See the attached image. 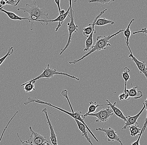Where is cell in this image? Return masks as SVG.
I'll list each match as a JSON object with an SVG mask.
<instances>
[{"instance_id": "obj_1", "label": "cell", "mask_w": 147, "mask_h": 145, "mask_svg": "<svg viewBox=\"0 0 147 145\" xmlns=\"http://www.w3.org/2000/svg\"><path fill=\"white\" fill-rule=\"evenodd\" d=\"M36 1H34L32 3L26 4L24 8H19L18 11H23L29 15L28 18L30 19L29 21L30 23V30H33L35 22L41 23L44 25L45 21L49 19V12L45 8L40 9L39 5H36Z\"/></svg>"}, {"instance_id": "obj_2", "label": "cell", "mask_w": 147, "mask_h": 145, "mask_svg": "<svg viewBox=\"0 0 147 145\" xmlns=\"http://www.w3.org/2000/svg\"><path fill=\"white\" fill-rule=\"evenodd\" d=\"M125 29L119 30L117 32L111 35L105 36H98L96 38V42L94 45L92 47V49L89 51L88 53L83 56L81 58L77 60H74L73 61H70L69 62V64H76L79 61L83 60L84 59L90 55L92 53L97 51H101L102 50H105L106 49L107 47L111 46L109 40L110 38L114 37L115 36L117 35L119 33L124 32Z\"/></svg>"}, {"instance_id": "obj_3", "label": "cell", "mask_w": 147, "mask_h": 145, "mask_svg": "<svg viewBox=\"0 0 147 145\" xmlns=\"http://www.w3.org/2000/svg\"><path fill=\"white\" fill-rule=\"evenodd\" d=\"M32 103H36L40 104L46 105H48V106H50V107H52V108H56V109H58V110H59V111H61L67 114L68 115L70 116L71 117L73 118L74 120H77L81 122V123H82L84 125L86 126V128L88 130V131L90 132V134L92 135L93 137L96 140V142H99V140L96 138L95 136L94 135L92 132L90 130V128H89V127L87 126V125L85 123V122L84 121L83 115L82 114V112L81 111H77L75 112H74L73 113H70L67 111H65V110H64V109H62V108H59V107L55 106V105L51 104V103H49L45 102L41 100H38V99L35 100L34 99L32 98H28L27 100L25 102L24 104V105H28V104Z\"/></svg>"}, {"instance_id": "obj_4", "label": "cell", "mask_w": 147, "mask_h": 145, "mask_svg": "<svg viewBox=\"0 0 147 145\" xmlns=\"http://www.w3.org/2000/svg\"><path fill=\"white\" fill-rule=\"evenodd\" d=\"M69 2L70 10L68 16L70 19V22L67 24L69 33V38L67 45L64 49H61V52L59 54L60 55L63 54V52L68 48L70 45L71 41V37L73 33H77L78 31V26L74 23V11L72 8V1L70 0L69 1Z\"/></svg>"}, {"instance_id": "obj_5", "label": "cell", "mask_w": 147, "mask_h": 145, "mask_svg": "<svg viewBox=\"0 0 147 145\" xmlns=\"http://www.w3.org/2000/svg\"><path fill=\"white\" fill-rule=\"evenodd\" d=\"M62 75L64 76H67L69 78H71L74 79L76 80L79 81L80 79L75 77V76H72V75H69L67 73H64L62 72H59L57 71L56 69H53L52 68H51L49 67V64L47 65V67L44 69L43 72L39 75V76L37 77L36 78L29 80L30 82H36L37 80L40 79L41 78H46L47 79H49L50 78H52L54 75Z\"/></svg>"}, {"instance_id": "obj_6", "label": "cell", "mask_w": 147, "mask_h": 145, "mask_svg": "<svg viewBox=\"0 0 147 145\" xmlns=\"http://www.w3.org/2000/svg\"><path fill=\"white\" fill-rule=\"evenodd\" d=\"M113 115V112L110 107L106 108H103L99 112L96 113L84 114L83 115V119H85L87 116H93L96 117L95 122L97 123L104 122L108 121V119Z\"/></svg>"}, {"instance_id": "obj_7", "label": "cell", "mask_w": 147, "mask_h": 145, "mask_svg": "<svg viewBox=\"0 0 147 145\" xmlns=\"http://www.w3.org/2000/svg\"><path fill=\"white\" fill-rule=\"evenodd\" d=\"M29 130L31 135L30 138L27 140L29 143L32 145H47L49 142L45 137L33 131L31 126H29Z\"/></svg>"}, {"instance_id": "obj_8", "label": "cell", "mask_w": 147, "mask_h": 145, "mask_svg": "<svg viewBox=\"0 0 147 145\" xmlns=\"http://www.w3.org/2000/svg\"><path fill=\"white\" fill-rule=\"evenodd\" d=\"M96 130L104 132L107 138L108 141L113 142L114 141H117L119 142L120 145H123L120 138L119 137V136L117 135V132L111 127H109L107 129H105L103 127L97 128H96Z\"/></svg>"}, {"instance_id": "obj_9", "label": "cell", "mask_w": 147, "mask_h": 145, "mask_svg": "<svg viewBox=\"0 0 147 145\" xmlns=\"http://www.w3.org/2000/svg\"><path fill=\"white\" fill-rule=\"evenodd\" d=\"M127 48H128L129 50L130 54L129 55L128 57L131 58L132 59V60L135 62L136 65L137 67L138 68V69L140 73H142L145 75L147 80V68L146 67V65L145 63V61H140L133 55V52L131 51L129 45H127Z\"/></svg>"}, {"instance_id": "obj_10", "label": "cell", "mask_w": 147, "mask_h": 145, "mask_svg": "<svg viewBox=\"0 0 147 145\" xmlns=\"http://www.w3.org/2000/svg\"><path fill=\"white\" fill-rule=\"evenodd\" d=\"M145 107H146V100H145V103H144L143 107H142V109H141V111H140V112L138 113L136 115H134V116H131L130 115H129V116L126 117V121L125 122V125H124L122 129L125 130V129H127V127H129L133 125L136 124V123L138 124L137 121L139 117L140 116V115L142 114V112L144 111Z\"/></svg>"}, {"instance_id": "obj_11", "label": "cell", "mask_w": 147, "mask_h": 145, "mask_svg": "<svg viewBox=\"0 0 147 145\" xmlns=\"http://www.w3.org/2000/svg\"><path fill=\"white\" fill-rule=\"evenodd\" d=\"M42 112L45 113V114L46 118L47 121V123L49 126V129L50 131V137L49 139L51 141V143L53 145H58L57 143V135L55 134V131H54V127L53 125L49 120L48 115L47 111V108H45L43 109L42 111Z\"/></svg>"}, {"instance_id": "obj_12", "label": "cell", "mask_w": 147, "mask_h": 145, "mask_svg": "<svg viewBox=\"0 0 147 145\" xmlns=\"http://www.w3.org/2000/svg\"><path fill=\"white\" fill-rule=\"evenodd\" d=\"M70 7H69L68 9L66 12L63 15H59L58 17H57L56 19L52 20H47V21H45V23H46V25H47L49 22H58V24L56 28V32H57L58 29H59L60 27H61L62 24L64 22V20L66 19L68 15H69V13Z\"/></svg>"}, {"instance_id": "obj_13", "label": "cell", "mask_w": 147, "mask_h": 145, "mask_svg": "<svg viewBox=\"0 0 147 145\" xmlns=\"http://www.w3.org/2000/svg\"><path fill=\"white\" fill-rule=\"evenodd\" d=\"M106 101L108 103V105L110 106V108H111L112 110H113V113H114L115 114L117 115L118 117H119L120 119L123 120L124 121H126V117L124 115L123 113L121 111V110L119 108H117L116 106H115L116 103H114L113 104L111 103L108 100H106Z\"/></svg>"}, {"instance_id": "obj_14", "label": "cell", "mask_w": 147, "mask_h": 145, "mask_svg": "<svg viewBox=\"0 0 147 145\" xmlns=\"http://www.w3.org/2000/svg\"><path fill=\"white\" fill-rule=\"evenodd\" d=\"M74 121H75V122L77 123L78 128H79V130L81 132L83 136L85 138L87 139V141L90 143V145H94L93 143H92V141L90 139V138L88 136L86 126H85L82 123L79 121L78 120H74Z\"/></svg>"}, {"instance_id": "obj_15", "label": "cell", "mask_w": 147, "mask_h": 145, "mask_svg": "<svg viewBox=\"0 0 147 145\" xmlns=\"http://www.w3.org/2000/svg\"><path fill=\"white\" fill-rule=\"evenodd\" d=\"M0 12H3L8 17L10 18V19H12L13 20H19V21H22V20H28V21H30V19H28V18H22V17H20L15 13H14L12 12L8 11L6 10L3 9H0Z\"/></svg>"}, {"instance_id": "obj_16", "label": "cell", "mask_w": 147, "mask_h": 145, "mask_svg": "<svg viewBox=\"0 0 147 145\" xmlns=\"http://www.w3.org/2000/svg\"><path fill=\"white\" fill-rule=\"evenodd\" d=\"M137 88L138 87H134L129 90V95L130 98H134L135 99H138L142 97V92L140 91H137Z\"/></svg>"}, {"instance_id": "obj_17", "label": "cell", "mask_w": 147, "mask_h": 145, "mask_svg": "<svg viewBox=\"0 0 147 145\" xmlns=\"http://www.w3.org/2000/svg\"><path fill=\"white\" fill-rule=\"evenodd\" d=\"M36 82H27L22 84L21 86H24V90L27 93H31L33 90H35V83Z\"/></svg>"}, {"instance_id": "obj_18", "label": "cell", "mask_w": 147, "mask_h": 145, "mask_svg": "<svg viewBox=\"0 0 147 145\" xmlns=\"http://www.w3.org/2000/svg\"><path fill=\"white\" fill-rule=\"evenodd\" d=\"M135 19H133L130 21V22L129 24L127 26V28L126 29H125V31H124V34L125 36V44L126 45H129V38L131 36V31L130 30V26H131V24L133 23L134 22Z\"/></svg>"}, {"instance_id": "obj_19", "label": "cell", "mask_w": 147, "mask_h": 145, "mask_svg": "<svg viewBox=\"0 0 147 145\" xmlns=\"http://www.w3.org/2000/svg\"><path fill=\"white\" fill-rule=\"evenodd\" d=\"M90 106H89V108H88V112L85 114L87 115L89 114L93 113L96 111V109L98 107L108 105V104L104 105L96 104V102L93 103L92 101L90 102Z\"/></svg>"}, {"instance_id": "obj_20", "label": "cell", "mask_w": 147, "mask_h": 145, "mask_svg": "<svg viewBox=\"0 0 147 145\" xmlns=\"http://www.w3.org/2000/svg\"><path fill=\"white\" fill-rule=\"evenodd\" d=\"M108 24L113 25L115 24V22H114L112 20H108V19H106L105 18H99L96 20L94 25L97 26H103L106 25Z\"/></svg>"}, {"instance_id": "obj_21", "label": "cell", "mask_w": 147, "mask_h": 145, "mask_svg": "<svg viewBox=\"0 0 147 145\" xmlns=\"http://www.w3.org/2000/svg\"><path fill=\"white\" fill-rule=\"evenodd\" d=\"M129 131H130V136H136L138 135H139L141 132V130L139 127L138 125L136 124L133 125L129 127Z\"/></svg>"}, {"instance_id": "obj_22", "label": "cell", "mask_w": 147, "mask_h": 145, "mask_svg": "<svg viewBox=\"0 0 147 145\" xmlns=\"http://www.w3.org/2000/svg\"><path fill=\"white\" fill-rule=\"evenodd\" d=\"M130 71L129 69L127 67H125L123 69V72L122 73V75L123 78L125 80V89H124V92L126 91L127 88V83L129 80H130V76H129V73Z\"/></svg>"}, {"instance_id": "obj_23", "label": "cell", "mask_w": 147, "mask_h": 145, "mask_svg": "<svg viewBox=\"0 0 147 145\" xmlns=\"http://www.w3.org/2000/svg\"><path fill=\"white\" fill-rule=\"evenodd\" d=\"M13 47H11L9 48V49H8V52H7V54L5 55L4 56L0 58V66L3 64L5 60L6 59V58L7 57L11 55L13 53Z\"/></svg>"}, {"instance_id": "obj_24", "label": "cell", "mask_w": 147, "mask_h": 145, "mask_svg": "<svg viewBox=\"0 0 147 145\" xmlns=\"http://www.w3.org/2000/svg\"><path fill=\"white\" fill-rule=\"evenodd\" d=\"M119 100L122 101L123 100H128L130 99V97L129 95V90L127 89L126 90L124 93L121 94L119 96Z\"/></svg>"}, {"instance_id": "obj_25", "label": "cell", "mask_w": 147, "mask_h": 145, "mask_svg": "<svg viewBox=\"0 0 147 145\" xmlns=\"http://www.w3.org/2000/svg\"><path fill=\"white\" fill-rule=\"evenodd\" d=\"M114 0H90L88 1L90 3H99L101 4H110L112 2L114 1Z\"/></svg>"}, {"instance_id": "obj_26", "label": "cell", "mask_w": 147, "mask_h": 145, "mask_svg": "<svg viewBox=\"0 0 147 145\" xmlns=\"http://www.w3.org/2000/svg\"><path fill=\"white\" fill-rule=\"evenodd\" d=\"M145 125H146L144 124L143 127H142V129L141 130V132H140V134L139 135V137L138 138L137 140H136L135 142L132 143L131 145H140V138H141V135H142V133L144 132H143V130H144V128L145 127Z\"/></svg>"}, {"instance_id": "obj_27", "label": "cell", "mask_w": 147, "mask_h": 145, "mask_svg": "<svg viewBox=\"0 0 147 145\" xmlns=\"http://www.w3.org/2000/svg\"><path fill=\"white\" fill-rule=\"evenodd\" d=\"M20 1H12V0H10V1H5L6 2V4H8L9 5H13V6H16L18 5V3L20 2Z\"/></svg>"}, {"instance_id": "obj_28", "label": "cell", "mask_w": 147, "mask_h": 145, "mask_svg": "<svg viewBox=\"0 0 147 145\" xmlns=\"http://www.w3.org/2000/svg\"><path fill=\"white\" fill-rule=\"evenodd\" d=\"M18 113V111L16 112L14 114V115L13 116V117H11V119H10V121H9V122H8V123H7V125H6V126H5V127L4 130H3V132L1 136V138H0V142H1V140H2V138L3 136V134H4L5 132V130H6V129H7V127H8V126H9V124L10 123H11V121H12L14 117L15 116H16V114H17V113Z\"/></svg>"}, {"instance_id": "obj_29", "label": "cell", "mask_w": 147, "mask_h": 145, "mask_svg": "<svg viewBox=\"0 0 147 145\" xmlns=\"http://www.w3.org/2000/svg\"><path fill=\"white\" fill-rule=\"evenodd\" d=\"M17 136L19 138V140H20V141H21V143H22V144H21V145H32L30 143H29L28 141H27V140H25V141H22V139L20 138V136H19V135H18V133H17Z\"/></svg>"}, {"instance_id": "obj_30", "label": "cell", "mask_w": 147, "mask_h": 145, "mask_svg": "<svg viewBox=\"0 0 147 145\" xmlns=\"http://www.w3.org/2000/svg\"><path fill=\"white\" fill-rule=\"evenodd\" d=\"M145 109H146V111L147 113V98L146 100V107H145ZM145 125H146V126H145V127L144 128V130H143V132H144L145 131V129H146V127L147 125V117L146 118V121H145Z\"/></svg>"}, {"instance_id": "obj_31", "label": "cell", "mask_w": 147, "mask_h": 145, "mask_svg": "<svg viewBox=\"0 0 147 145\" xmlns=\"http://www.w3.org/2000/svg\"><path fill=\"white\" fill-rule=\"evenodd\" d=\"M55 3H56V4H57V5L59 12V13H60L61 12V11L60 7V1H59V0H55Z\"/></svg>"}, {"instance_id": "obj_32", "label": "cell", "mask_w": 147, "mask_h": 145, "mask_svg": "<svg viewBox=\"0 0 147 145\" xmlns=\"http://www.w3.org/2000/svg\"><path fill=\"white\" fill-rule=\"evenodd\" d=\"M147 32V29L146 28H142V29H141V30H140V31H137V32H134V34H138V33H144L145 32Z\"/></svg>"}, {"instance_id": "obj_33", "label": "cell", "mask_w": 147, "mask_h": 145, "mask_svg": "<svg viewBox=\"0 0 147 145\" xmlns=\"http://www.w3.org/2000/svg\"><path fill=\"white\" fill-rule=\"evenodd\" d=\"M6 5L5 1H0V9H3V6Z\"/></svg>"}, {"instance_id": "obj_34", "label": "cell", "mask_w": 147, "mask_h": 145, "mask_svg": "<svg viewBox=\"0 0 147 145\" xmlns=\"http://www.w3.org/2000/svg\"><path fill=\"white\" fill-rule=\"evenodd\" d=\"M66 13V12H65V10L63 9V10H61V12L60 13H59V15H63L64 14V13Z\"/></svg>"}, {"instance_id": "obj_35", "label": "cell", "mask_w": 147, "mask_h": 145, "mask_svg": "<svg viewBox=\"0 0 147 145\" xmlns=\"http://www.w3.org/2000/svg\"><path fill=\"white\" fill-rule=\"evenodd\" d=\"M143 33H144V34H145L147 35V32H144Z\"/></svg>"}]
</instances>
